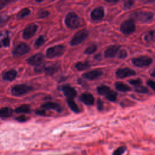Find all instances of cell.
I'll return each instance as SVG.
<instances>
[{
    "mask_svg": "<svg viewBox=\"0 0 155 155\" xmlns=\"http://www.w3.org/2000/svg\"><path fill=\"white\" fill-rule=\"evenodd\" d=\"M44 59V56L41 53H38L27 59V62L31 65L36 66L42 62Z\"/></svg>",
    "mask_w": 155,
    "mask_h": 155,
    "instance_id": "cell-13",
    "label": "cell"
},
{
    "mask_svg": "<svg viewBox=\"0 0 155 155\" xmlns=\"http://www.w3.org/2000/svg\"><path fill=\"white\" fill-rule=\"evenodd\" d=\"M134 2V1H126L124 2V7L125 9H129L132 7Z\"/></svg>",
    "mask_w": 155,
    "mask_h": 155,
    "instance_id": "cell-37",
    "label": "cell"
},
{
    "mask_svg": "<svg viewBox=\"0 0 155 155\" xmlns=\"http://www.w3.org/2000/svg\"><path fill=\"white\" fill-rule=\"evenodd\" d=\"M128 82L131 85H132L134 87H137L141 85V84H142V80L139 78L130 80Z\"/></svg>",
    "mask_w": 155,
    "mask_h": 155,
    "instance_id": "cell-33",
    "label": "cell"
},
{
    "mask_svg": "<svg viewBox=\"0 0 155 155\" xmlns=\"http://www.w3.org/2000/svg\"><path fill=\"white\" fill-rule=\"evenodd\" d=\"M116 89L121 92H128L131 90V87L122 82H116L114 84Z\"/></svg>",
    "mask_w": 155,
    "mask_h": 155,
    "instance_id": "cell-18",
    "label": "cell"
},
{
    "mask_svg": "<svg viewBox=\"0 0 155 155\" xmlns=\"http://www.w3.org/2000/svg\"><path fill=\"white\" fill-rule=\"evenodd\" d=\"M15 111L18 113H29L31 111V109L29 105L24 104L16 108Z\"/></svg>",
    "mask_w": 155,
    "mask_h": 155,
    "instance_id": "cell-25",
    "label": "cell"
},
{
    "mask_svg": "<svg viewBox=\"0 0 155 155\" xmlns=\"http://www.w3.org/2000/svg\"><path fill=\"white\" fill-rule=\"evenodd\" d=\"M136 73L133 69H131L128 67H124L120 68L116 70V75L119 78H125L129 76H132L136 75Z\"/></svg>",
    "mask_w": 155,
    "mask_h": 155,
    "instance_id": "cell-10",
    "label": "cell"
},
{
    "mask_svg": "<svg viewBox=\"0 0 155 155\" xmlns=\"http://www.w3.org/2000/svg\"><path fill=\"white\" fill-rule=\"evenodd\" d=\"M65 23L68 28L76 29L79 26L80 19L79 16L75 13L70 12L66 15Z\"/></svg>",
    "mask_w": 155,
    "mask_h": 155,
    "instance_id": "cell-1",
    "label": "cell"
},
{
    "mask_svg": "<svg viewBox=\"0 0 155 155\" xmlns=\"http://www.w3.org/2000/svg\"><path fill=\"white\" fill-rule=\"evenodd\" d=\"M112 91L113 90L109 87L104 85H100L97 88V91L98 94L102 96H104L105 97L110 94Z\"/></svg>",
    "mask_w": 155,
    "mask_h": 155,
    "instance_id": "cell-19",
    "label": "cell"
},
{
    "mask_svg": "<svg viewBox=\"0 0 155 155\" xmlns=\"http://www.w3.org/2000/svg\"><path fill=\"white\" fill-rule=\"evenodd\" d=\"M30 50L29 45L25 43H20L17 45L13 50V54L15 56H20L28 53Z\"/></svg>",
    "mask_w": 155,
    "mask_h": 155,
    "instance_id": "cell-8",
    "label": "cell"
},
{
    "mask_svg": "<svg viewBox=\"0 0 155 155\" xmlns=\"http://www.w3.org/2000/svg\"><path fill=\"white\" fill-rule=\"evenodd\" d=\"M38 25L35 24H28L24 30L22 37L25 39H29L32 38L38 30Z\"/></svg>",
    "mask_w": 155,
    "mask_h": 155,
    "instance_id": "cell-9",
    "label": "cell"
},
{
    "mask_svg": "<svg viewBox=\"0 0 155 155\" xmlns=\"http://www.w3.org/2000/svg\"><path fill=\"white\" fill-rule=\"evenodd\" d=\"M136 30V24L133 19L124 21L120 25V31L125 35H130Z\"/></svg>",
    "mask_w": 155,
    "mask_h": 155,
    "instance_id": "cell-5",
    "label": "cell"
},
{
    "mask_svg": "<svg viewBox=\"0 0 155 155\" xmlns=\"http://www.w3.org/2000/svg\"><path fill=\"white\" fill-rule=\"evenodd\" d=\"M105 15L104 8L103 7L99 6L94 8L90 14L91 19L93 21H99L102 19Z\"/></svg>",
    "mask_w": 155,
    "mask_h": 155,
    "instance_id": "cell-12",
    "label": "cell"
},
{
    "mask_svg": "<svg viewBox=\"0 0 155 155\" xmlns=\"http://www.w3.org/2000/svg\"><path fill=\"white\" fill-rule=\"evenodd\" d=\"M30 13V10L28 8H25L22 9L17 15V18L18 19H22L28 15H29Z\"/></svg>",
    "mask_w": 155,
    "mask_h": 155,
    "instance_id": "cell-26",
    "label": "cell"
},
{
    "mask_svg": "<svg viewBox=\"0 0 155 155\" xmlns=\"http://www.w3.org/2000/svg\"><path fill=\"white\" fill-rule=\"evenodd\" d=\"M67 102L68 105L69 106L70 108L74 113H80L81 110L78 107V105L76 104V103L75 102V101L73 99H68L67 100Z\"/></svg>",
    "mask_w": 155,
    "mask_h": 155,
    "instance_id": "cell-23",
    "label": "cell"
},
{
    "mask_svg": "<svg viewBox=\"0 0 155 155\" xmlns=\"http://www.w3.org/2000/svg\"><path fill=\"white\" fill-rule=\"evenodd\" d=\"M126 150H127V147L125 146L119 147L113 152L112 155H122Z\"/></svg>",
    "mask_w": 155,
    "mask_h": 155,
    "instance_id": "cell-30",
    "label": "cell"
},
{
    "mask_svg": "<svg viewBox=\"0 0 155 155\" xmlns=\"http://www.w3.org/2000/svg\"><path fill=\"white\" fill-rule=\"evenodd\" d=\"M39 18H44L49 15V12L47 10H41L38 14Z\"/></svg>",
    "mask_w": 155,
    "mask_h": 155,
    "instance_id": "cell-35",
    "label": "cell"
},
{
    "mask_svg": "<svg viewBox=\"0 0 155 155\" xmlns=\"http://www.w3.org/2000/svg\"><path fill=\"white\" fill-rule=\"evenodd\" d=\"M8 20V17L5 15H0V26L4 24Z\"/></svg>",
    "mask_w": 155,
    "mask_h": 155,
    "instance_id": "cell-41",
    "label": "cell"
},
{
    "mask_svg": "<svg viewBox=\"0 0 155 155\" xmlns=\"http://www.w3.org/2000/svg\"><path fill=\"white\" fill-rule=\"evenodd\" d=\"M97 110L100 111H102L104 110V103H103V101L100 99H98L97 101Z\"/></svg>",
    "mask_w": 155,
    "mask_h": 155,
    "instance_id": "cell-38",
    "label": "cell"
},
{
    "mask_svg": "<svg viewBox=\"0 0 155 155\" xmlns=\"http://www.w3.org/2000/svg\"><path fill=\"white\" fill-rule=\"evenodd\" d=\"M102 71L100 70H93L84 73L82 76L83 78L88 80H94L99 78L102 75Z\"/></svg>",
    "mask_w": 155,
    "mask_h": 155,
    "instance_id": "cell-16",
    "label": "cell"
},
{
    "mask_svg": "<svg viewBox=\"0 0 155 155\" xmlns=\"http://www.w3.org/2000/svg\"><path fill=\"white\" fill-rule=\"evenodd\" d=\"M41 108L45 111L48 110H54L59 113H61L62 111V108L59 104L53 102H47L44 103L41 105Z\"/></svg>",
    "mask_w": 155,
    "mask_h": 155,
    "instance_id": "cell-15",
    "label": "cell"
},
{
    "mask_svg": "<svg viewBox=\"0 0 155 155\" xmlns=\"http://www.w3.org/2000/svg\"><path fill=\"white\" fill-rule=\"evenodd\" d=\"M33 89V88L31 86L26 84H18L12 87L11 92L12 94L14 96H20L29 93Z\"/></svg>",
    "mask_w": 155,
    "mask_h": 155,
    "instance_id": "cell-4",
    "label": "cell"
},
{
    "mask_svg": "<svg viewBox=\"0 0 155 155\" xmlns=\"http://www.w3.org/2000/svg\"><path fill=\"white\" fill-rule=\"evenodd\" d=\"M10 1L8 0H0V10L3 8L5 6H6L9 2H10Z\"/></svg>",
    "mask_w": 155,
    "mask_h": 155,
    "instance_id": "cell-39",
    "label": "cell"
},
{
    "mask_svg": "<svg viewBox=\"0 0 155 155\" xmlns=\"http://www.w3.org/2000/svg\"><path fill=\"white\" fill-rule=\"evenodd\" d=\"M35 113L38 114V115H40V116H45L46 114L45 113V111L44 110H36L35 111Z\"/></svg>",
    "mask_w": 155,
    "mask_h": 155,
    "instance_id": "cell-44",
    "label": "cell"
},
{
    "mask_svg": "<svg viewBox=\"0 0 155 155\" xmlns=\"http://www.w3.org/2000/svg\"><path fill=\"white\" fill-rule=\"evenodd\" d=\"M59 69V67L58 64H53L51 65H49L48 67H45L44 72L47 75L51 76L54 74Z\"/></svg>",
    "mask_w": 155,
    "mask_h": 155,
    "instance_id": "cell-21",
    "label": "cell"
},
{
    "mask_svg": "<svg viewBox=\"0 0 155 155\" xmlns=\"http://www.w3.org/2000/svg\"><path fill=\"white\" fill-rule=\"evenodd\" d=\"M45 65L44 64V63H41L40 64L36 65L35 68V71L36 73H42V72H44V70H45Z\"/></svg>",
    "mask_w": 155,
    "mask_h": 155,
    "instance_id": "cell-32",
    "label": "cell"
},
{
    "mask_svg": "<svg viewBox=\"0 0 155 155\" xmlns=\"http://www.w3.org/2000/svg\"><path fill=\"white\" fill-rule=\"evenodd\" d=\"M65 47L62 45H56L48 48L46 51V56L49 59L59 57L64 54Z\"/></svg>",
    "mask_w": 155,
    "mask_h": 155,
    "instance_id": "cell-2",
    "label": "cell"
},
{
    "mask_svg": "<svg viewBox=\"0 0 155 155\" xmlns=\"http://www.w3.org/2000/svg\"><path fill=\"white\" fill-rule=\"evenodd\" d=\"M2 45L5 47L9 46L10 45V39L8 36L5 37L3 40H2Z\"/></svg>",
    "mask_w": 155,
    "mask_h": 155,
    "instance_id": "cell-43",
    "label": "cell"
},
{
    "mask_svg": "<svg viewBox=\"0 0 155 155\" xmlns=\"http://www.w3.org/2000/svg\"><path fill=\"white\" fill-rule=\"evenodd\" d=\"M147 85H148L151 88H152L153 90H154V87H155V83L154 81L151 80V79H148L147 81Z\"/></svg>",
    "mask_w": 155,
    "mask_h": 155,
    "instance_id": "cell-42",
    "label": "cell"
},
{
    "mask_svg": "<svg viewBox=\"0 0 155 155\" xmlns=\"http://www.w3.org/2000/svg\"><path fill=\"white\" fill-rule=\"evenodd\" d=\"M90 67V65L88 61L79 62L75 64L76 68L79 71L85 70L88 68Z\"/></svg>",
    "mask_w": 155,
    "mask_h": 155,
    "instance_id": "cell-24",
    "label": "cell"
},
{
    "mask_svg": "<svg viewBox=\"0 0 155 155\" xmlns=\"http://www.w3.org/2000/svg\"><path fill=\"white\" fill-rule=\"evenodd\" d=\"M97 50V45L96 44H91L90 45V46L87 47L85 50H84V53L85 54H88V55H90V54H91L94 53L96 52Z\"/></svg>",
    "mask_w": 155,
    "mask_h": 155,
    "instance_id": "cell-27",
    "label": "cell"
},
{
    "mask_svg": "<svg viewBox=\"0 0 155 155\" xmlns=\"http://www.w3.org/2000/svg\"><path fill=\"white\" fill-rule=\"evenodd\" d=\"M79 99L87 105H92L94 102V96L91 93L88 92L81 94L79 96Z\"/></svg>",
    "mask_w": 155,
    "mask_h": 155,
    "instance_id": "cell-17",
    "label": "cell"
},
{
    "mask_svg": "<svg viewBox=\"0 0 155 155\" xmlns=\"http://www.w3.org/2000/svg\"><path fill=\"white\" fill-rule=\"evenodd\" d=\"M131 61L133 64L136 67H143L151 65V64L153 62V59L150 56H141L133 58Z\"/></svg>",
    "mask_w": 155,
    "mask_h": 155,
    "instance_id": "cell-6",
    "label": "cell"
},
{
    "mask_svg": "<svg viewBox=\"0 0 155 155\" xmlns=\"http://www.w3.org/2000/svg\"><path fill=\"white\" fill-rule=\"evenodd\" d=\"M135 91L137 93H139L145 94V93H147L148 92V89L144 86L140 85V86L135 88Z\"/></svg>",
    "mask_w": 155,
    "mask_h": 155,
    "instance_id": "cell-34",
    "label": "cell"
},
{
    "mask_svg": "<svg viewBox=\"0 0 155 155\" xmlns=\"http://www.w3.org/2000/svg\"><path fill=\"white\" fill-rule=\"evenodd\" d=\"M16 120L18 122H24L27 121V117L24 115H21V116H19L17 117L16 118Z\"/></svg>",
    "mask_w": 155,
    "mask_h": 155,
    "instance_id": "cell-40",
    "label": "cell"
},
{
    "mask_svg": "<svg viewBox=\"0 0 155 155\" xmlns=\"http://www.w3.org/2000/svg\"><path fill=\"white\" fill-rule=\"evenodd\" d=\"M117 94L116 92H115L114 91H112L110 94H108L105 97L107 100H108L111 102H114L117 99Z\"/></svg>",
    "mask_w": 155,
    "mask_h": 155,
    "instance_id": "cell-31",
    "label": "cell"
},
{
    "mask_svg": "<svg viewBox=\"0 0 155 155\" xmlns=\"http://www.w3.org/2000/svg\"><path fill=\"white\" fill-rule=\"evenodd\" d=\"M107 2H108V3H116V2H117V1H107Z\"/></svg>",
    "mask_w": 155,
    "mask_h": 155,
    "instance_id": "cell-46",
    "label": "cell"
},
{
    "mask_svg": "<svg viewBox=\"0 0 155 155\" xmlns=\"http://www.w3.org/2000/svg\"><path fill=\"white\" fill-rule=\"evenodd\" d=\"M59 89L62 90L64 95L70 99H73L77 95V91L76 89L69 85H64L59 87Z\"/></svg>",
    "mask_w": 155,
    "mask_h": 155,
    "instance_id": "cell-11",
    "label": "cell"
},
{
    "mask_svg": "<svg viewBox=\"0 0 155 155\" xmlns=\"http://www.w3.org/2000/svg\"><path fill=\"white\" fill-rule=\"evenodd\" d=\"M13 110L9 107H3L0 109V117L2 118H7L12 116Z\"/></svg>",
    "mask_w": 155,
    "mask_h": 155,
    "instance_id": "cell-22",
    "label": "cell"
},
{
    "mask_svg": "<svg viewBox=\"0 0 155 155\" xmlns=\"http://www.w3.org/2000/svg\"><path fill=\"white\" fill-rule=\"evenodd\" d=\"M120 46L117 45H112L107 48L104 51V56L106 58H111L114 57L118 53Z\"/></svg>",
    "mask_w": 155,
    "mask_h": 155,
    "instance_id": "cell-14",
    "label": "cell"
},
{
    "mask_svg": "<svg viewBox=\"0 0 155 155\" xmlns=\"http://www.w3.org/2000/svg\"><path fill=\"white\" fill-rule=\"evenodd\" d=\"M127 56V52L125 50L122 49L121 50L119 51L118 53V58L119 59H124Z\"/></svg>",
    "mask_w": 155,
    "mask_h": 155,
    "instance_id": "cell-36",
    "label": "cell"
},
{
    "mask_svg": "<svg viewBox=\"0 0 155 155\" xmlns=\"http://www.w3.org/2000/svg\"><path fill=\"white\" fill-rule=\"evenodd\" d=\"M94 58L96 60H101L102 59V55L101 53H97L94 56Z\"/></svg>",
    "mask_w": 155,
    "mask_h": 155,
    "instance_id": "cell-45",
    "label": "cell"
},
{
    "mask_svg": "<svg viewBox=\"0 0 155 155\" xmlns=\"http://www.w3.org/2000/svg\"><path fill=\"white\" fill-rule=\"evenodd\" d=\"M88 36V31L87 30H81L74 35V36H73L72 39L70 42V44L71 46L77 45L82 42L84 41H85Z\"/></svg>",
    "mask_w": 155,
    "mask_h": 155,
    "instance_id": "cell-3",
    "label": "cell"
},
{
    "mask_svg": "<svg viewBox=\"0 0 155 155\" xmlns=\"http://www.w3.org/2000/svg\"><path fill=\"white\" fill-rule=\"evenodd\" d=\"M45 36H43V35H41L35 41V47L36 48H39L41 46H42L45 43Z\"/></svg>",
    "mask_w": 155,
    "mask_h": 155,
    "instance_id": "cell-28",
    "label": "cell"
},
{
    "mask_svg": "<svg viewBox=\"0 0 155 155\" xmlns=\"http://www.w3.org/2000/svg\"><path fill=\"white\" fill-rule=\"evenodd\" d=\"M133 16L134 17V18L139 21L147 22L153 19L154 13L148 11H138L134 13Z\"/></svg>",
    "mask_w": 155,
    "mask_h": 155,
    "instance_id": "cell-7",
    "label": "cell"
},
{
    "mask_svg": "<svg viewBox=\"0 0 155 155\" xmlns=\"http://www.w3.org/2000/svg\"><path fill=\"white\" fill-rule=\"evenodd\" d=\"M154 31L153 30L148 31L145 36V40L147 42H151L154 41Z\"/></svg>",
    "mask_w": 155,
    "mask_h": 155,
    "instance_id": "cell-29",
    "label": "cell"
},
{
    "mask_svg": "<svg viewBox=\"0 0 155 155\" xmlns=\"http://www.w3.org/2000/svg\"><path fill=\"white\" fill-rule=\"evenodd\" d=\"M17 76V71L15 70H10L5 72L3 74V79L6 81H13Z\"/></svg>",
    "mask_w": 155,
    "mask_h": 155,
    "instance_id": "cell-20",
    "label": "cell"
}]
</instances>
